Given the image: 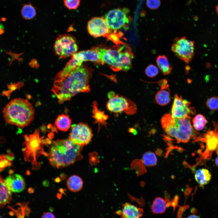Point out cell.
<instances>
[{
	"mask_svg": "<svg viewBox=\"0 0 218 218\" xmlns=\"http://www.w3.org/2000/svg\"><path fill=\"white\" fill-rule=\"evenodd\" d=\"M167 206L166 200L160 197H157L153 201L151 209L154 213L161 214L165 212Z\"/></svg>",
	"mask_w": 218,
	"mask_h": 218,
	"instance_id": "obj_23",
	"label": "cell"
},
{
	"mask_svg": "<svg viewBox=\"0 0 218 218\" xmlns=\"http://www.w3.org/2000/svg\"><path fill=\"white\" fill-rule=\"evenodd\" d=\"M21 12L23 17L24 19L28 20L33 19L36 14L35 7L30 2L23 5Z\"/></svg>",
	"mask_w": 218,
	"mask_h": 218,
	"instance_id": "obj_24",
	"label": "cell"
},
{
	"mask_svg": "<svg viewBox=\"0 0 218 218\" xmlns=\"http://www.w3.org/2000/svg\"><path fill=\"white\" fill-rule=\"evenodd\" d=\"M67 185L68 189L73 192H77L80 190L83 186L81 178L76 175L70 177L67 180Z\"/></svg>",
	"mask_w": 218,
	"mask_h": 218,
	"instance_id": "obj_19",
	"label": "cell"
},
{
	"mask_svg": "<svg viewBox=\"0 0 218 218\" xmlns=\"http://www.w3.org/2000/svg\"><path fill=\"white\" fill-rule=\"evenodd\" d=\"M3 114L6 123L23 128L34 119L35 110L27 99L17 98L12 100L6 105Z\"/></svg>",
	"mask_w": 218,
	"mask_h": 218,
	"instance_id": "obj_3",
	"label": "cell"
},
{
	"mask_svg": "<svg viewBox=\"0 0 218 218\" xmlns=\"http://www.w3.org/2000/svg\"><path fill=\"white\" fill-rule=\"evenodd\" d=\"M39 132L38 130H36L33 134L24 135L23 146H25L22 149L25 160L31 162L32 169L34 170L38 169L40 167L37 159L39 154L43 153L47 155V153L42 150L41 138L39 137Z\"/></svg>",
	"mask_w": 218,
	"mask_h": 218,
	"instance_id": "obj_6",
	"label": "cell"
},
{
	"mask_svg": "<svg viewBox=\"0 0 218 218\" xmlns=\"http://www.w3.org/2000/svg\"><path fill=\"white\" fill-rule=\"evenodd\" d=\"M98 59V55L95 50L83 51L76 53L72 56L71 58L66 64L65 67L57 74L54 80L64 77L75 68L81 65L84 61L96 62Z\"/></svg>",
	"mask_w": 218,
	"mask_h": 218,
	"instance_id": "obj_7",
	"label": "cell"
},
{
	"mask_svg": "<svg viewBox=\"0 0 218 218\" xmlns=\"http://www.w3.org/2000/svg\"><path fill=\"white\" fill-rule=\"evenodd\" d=\"M155 100L157 103L161 106L167 104L170 100V91L169 88L160 89L156 94Z\"/></svg>",
	"mask_w": 218,
	"mask_h": 218,
	"instance_id": "obj_22",
	"label": "cell"
},
{
	"mask_svg": "<svg viewBox=\"0 0 218 218\" xmlns=\"http://www.w3.org/2000/svg\"><path fill=\"white\" fill-rule=\"evenodd\" d=\"M54 49L56 55L61 58L72 56L78 50L76 40L69 34L60 35L56 39Z\"/></svg>",
	"mask_w": 218,
	"mask_h": 218,
	"instance_id": "obj_8",
	"label": "cell"
},
{
	"mask_svg": "<svg viewBox=\"0 0 218 218\" xmlns=\"http://www.w3.org/2000/svg\"><path fill=\"white\" fill-rule=\"evenodd\" d=\"M156 62L158 68L164 74L168 75L170 73L172 68L165 55L158 56L157 58Z\"/></svg>",
	"mask_w": 218,
	"mask_h": 218,
	"instance_id": "obj_21",
	"label": "cell"
},
{
	"mask_svg": "<svg viewBox=\"0 0 218 218\" xmlns=\"http://www.w3.org/2000/svg\"><path fill=\"white\" fill-rule=\"evenodd\" d=\"M71 122V120L68 115L62 114L58 116L54 124L58 129L66 131L70 128Z\"/></svg>",
	"mask_w": 218,
	"mask_h": 218,
	"instance_id": "obj_20",
	"label": "cell"
},
{
	"mask_svg": "<svg viewBox=\"0 0 218 218\" xmlns=\"http://www.w3.org/2000/svg\"><path fill=\"white\" fill-rule=\"evenodd\" d=\"M87 28L88 32L95 38L104 36L109 33L110 28L104 18L94 17L88 22Z\"/></svg>",
	"mask_w": 218,
	"mask_h": 218,
	"instance_id": "obj_14",
	"label": "cell"
},
{
	"mask_svg": "<svg viewBox=\"0 0 218 218\" xmlns=\"http://www.w3.org/2000/svg\"><path fill=\"white\" fill-rule=\"evenodd\" d=\"M144 164L147 166L150 167L155 166L157 163V159L154 153L148 151L144 154L142 157Z\"/></svg>",
	"mask_w": 218,
	"mask_h": 218,
	"instance_id": "obj_26",
	"label": "cell"
},
{
	"mask_svg": "<svg viewBox=\"0 0 218 218\" xmlns=\"http://www.w3.org/2000/svg\"><path fill=\"white\" fill-rule=\"evenodd\" d=\"M92 136L89 127L86 124L80 123L72 127L68 139L73 143L83 147L90 142Z\"/></svg>",
	"mask_w": 218,
	"mask_h": 218,
	"instance_id": "obj_11",
	"label": "cell"
},
{
	"mask_svg": "<svg viewBox=\"0 0 218 218\" xmlns=\"http://www.w3.org/2000/svg\"><path fill=\"white\" fill-rule=\"evenodd\" d=\"M146 75L149 77L154 78L158 74L159 70L155 65L151 64L148 65L145 70Z\"/></svg>",
	"mask_w": 218,
	"mask_h": 218,
	"instance_id": "obj_28",
	"label": "cell"
},
{
	"mask_svg": "<svg viewBox=\"0 0 218 218\" xmlns=\"http://www.w3.org/2000/svg\"><path fill=\"white\" fill-rule=\"evenodd\" d=\"M90 78L88 70L81 65L75 68L64 77L54 80L51 90L58 103L62 104L79 93L89 92Z\"/></svg>",
	"mask_w": 218,
	"mask_h": 218,
	"instance_id": "obj_1",
	"label": "cell"
},
{
	"mask_svg": "<svg viewBox=\"0 0 218 218\" xmlns=\"http://www.w3.org/2000/svg\"><path fill=\"white\" fill-rule=\"evenodd\" d=\"M12 200V192L7 187L5 180L0 175V208L3 207Z\"/></svg>",
	"mask_w": 218,
	"mask_h": 218,
	"instance_id": "obj_17",
	"label": "cell"
},
{
	"mask_svg": "<svg viewBox=\"0 0 218 218\" xmlns=\"http://www.w3.org/2000/svg\"><path fill=\"white\" fill-rule=\"evenodd\" d=\"M194 41L187 39L185 37L176 38L171 49L180 60L188 64L194 55Z\"/></svg>",
	"mask_w": 218,
	"mask_h": 218,
	"instance_id": "obj_10",
	"label": "cell"
},
{
	"mask_svg": "<svg viewBox=\"0 0 218 218\" xmlns=\"http://www.w3.org/2000/svg\"><path fill=\"white\" fill-rule=\"evenodd\" d=\"M82 147L68 139L58 140L52 143L47 157L53 167L58 168L66 167L82 159Z\"/></svg>",
	"mask_w": 218,
	"mask_h": 218,
	"instance_id": "obj_2",
	"label": "cell"
},
{
	"mask_svg": "<svg viewBox=\"0 0 218 218\" xmlns=\"http://www.w3.org/2000/svg\"><path fill=\"white\" fill-rule=\"evenodd\" d=\"M129 12L127 8H116L110 11L104 18L110 29L117 30L123 27L129 22L127 16Z\"/></svg>",
	"mask_w": 218,
	"mask_h": 218,
	"instance_id": "obj_12",
	"label": "cell"
},
{
	"mask_svg": "<svg viewBox=\"0 0 218 218\" xmlns=\"http://www.w3.org/2000/svg\"><path fill=\"white\" fill-rule=\"evenodd\" d=\"M6 184L12 192L19 193L25 188L24 179L20 174H15L9 175L5 180Z\"/></svg>",
	"mask_w": 218,
	"mask_h": 218,
	"instance_id": "obj_16",
	"label": "cell"
},
{
	"mask_svg": "<svg viewBox=\"0 0 218 218\" xmlns=\"http://www.w3.org/2000/svg\"><path fill=\"white\" fill-rule=\"evenodd\" d=\"M41 218H55V217L52 213L50 212H46L43 214Z\"/></svg>",
	"mask_w": 218,
	"mask_h": 218,
	"instance_id": "obj_31",
	"label": "cell"
},
{
	"mask_svg": "<svg viewBox=\"0 0 218 218\" xmlns=\"http://www.w3.org/2000/svg\"><path fill=\"white\" fill-rule=\"evenodd\" d=\"M0 218H2V217H1V216H0Z\"/></svg>",
	"mask_w": 218,
	"mask_h": 218,
	"instance_id": "obj_36",
	"label": "cell"
},
{
	"mask_svg": "<svg viewBox=\"0 0 218 218\" xmlns=\"http://www.w3.org/2000/svg\"><path fill=\"white\" fill-rule=\"evenodd\" d=\"M1 26V25H0V34H2L4 31V30Z\"/></svg>",
	"mask_w": 218,
	"mask_h": 218,
	"instance_id": "obj_34",
	"label": "cell"
},
{
	"mask_svg": "<svg viewBox=\"0 0 218 218\" xmlns=\"http://www.w3.org/2000/svg\"><path fill=\"white\" fill-rule=\"evenodd\" d=\"M190 102L184 99L181 95H174L171 109V115L174 118H182L193 115L196 112L193 107H190Z\"/></svg>",
	"mask_w": 218,
	"mask_h": 218,
	"instance_id": "obj_13",
	"label": "cell"
},
{
	"mask_svg": "<svg viewBox=\"0 0 218 218\" xmlns=\"http://www.w3.org/2000/svg\"><path fill=\"white\" fill-rule=\"evenodd\" d=\"M206 107L210 110L215 111L218 110V97L213 96L208 98L206 102Z\"/></svg>",
	"mask_w": 218,
	"mask_h": 218,
	"instance_id": "obj_27",
	"label": "cell"
},
{
	"mask_svg": "<svg viewBox=\"0 0 218 218\" xmlns=\"http://www.w3.org/2000/svg\"><path fill=\"white\" fill-rule=\"evenodd\" d=\"M216 11L217 14L218 15V5L216 6Z\"/></svg>",
	"mask_w": 218,
	"mask_h": 218,
	"instance_id": "obj_35",
	"label": "cell"
},
{
	"mask_svg": "<svg viewBox=\"0 0 218 218\" xmlns=\"http://www.w3.org/2000/svg\"><path fill=\"white\" fill-rule=\"evenodd\" d=\"M215 163L216 165L218 167V157L215 160Z\"/></svg>",
	"mask_w": 218,
	"mask_h": 218,
	"instance_id": "obj_33",
	"label": "cell"
},
{
	"mask_svg": "<svg viewBox=\"0 0 218 218\" xmlns=\"http://www.w3.org/2000/svg\"><path fill=\"white\" fill-rule=\"evenodd\" d=\"M187 218H200L199 217L197 216L194 215H191L189 216Z\"/></svg>",
	"mask_w": 218,
	"mask_h": 218,
	"instance_id": "obj_32",
	"label": "cell"
},
{
	"mask_svg": "<svg viewBox=\"0 0 218 218\" xmlns=\"http://www.w3.org/2000/svg\"><path fill=\"white\" fill-rule=\"evenodd\" d=\"M146 4L147 7L151 9L158 8L160 5V0H147Z\"/></svg>",
	"mask_w": 218,
	"mask_h": 218,
	"instance_id": "obj_30",
	"label": "cell"
},
{
	"mask_svg": "<svg viewBox=\"0 0 218 218\" xmlns=\"http://www.w3.org/2000/svg\"><path fill=\"white\" fill-rule=\"evenodd\" d=\"M81 0H63L64 6L69 10H75L79 6Z\"/></svg>",
	"mask_w": 218,
	"mask_h": 218,
	"instance_id": "obj_29",
	"label": "cell"
},
{
	"mask_svg": "<svg viewBox=\"0 0 218 218\" xmlns=\"http://www.w3.org/2000/svg\"><path fill=\"white\" fill-rule=\"evenodd\" d=\"M195 178L196 182L203 186L208 183L212 177L211 173L207 169L201 168L198 170L195 174Z\"/></svg>",
	"mask_w": 218,
	"mask_h": 218,
	"instance_id": "obj_18",
	"label": "cell"
},
{
	"mask_svg": "<svg viewBox=\"0 0 218 218\" xmlns=\"http://www.w3.org/2000/svg\"><path fill=\"white\" fill-rule=\"evenodd\" d=\"M143 211L142 208L126 202L123 205L122 209L117 211L116 213L121 218H140Z\"/></svg>",
	"mask_w": 218,
	"mask_h": 218,
	"instance_id": "obj_15",
	"label": "cell"
},
{
	"mask_svg": "<svg viewBox=\"0 0 218 218\" xmlns=\"http://www.w3.org/2000/svg\"><path fill=\"white\" fill-rule=\"evenodd\" d=\"M193 127L197 131L202 130L207 123L205 117L201 114H198L192 120Z\"/></svg>",
	"mask_w": 218,
	"mask_h": 218,
	"instance_id": "obj_25",
	"label": "cell"
},
{
	"mask_svg": "<svg viewBox=\"0 0 218 218\" xmlns=\"http://www.w3.org/2000/svg\"><path fill=\"white\" fill-rule=\"evenodd\" d=\"M106 106L107 109L112 112L121 113L124 112L129 115L135 114L137 111L136 105L133 102L119 94L111 95Z\"/></svg>",
	"mask_w": 218,
	"mask_h": 218,
	"instance_id": "obj_9",
	"label": "cell"
},
{
	"mask_svg": "<svg viewBox=\"0 0 218 218\" xmlns=\"http://www.w3.org/2000/svg\"><path fill=\"white\" fill-rule=\"evenodd\" d=\"M191 117L173 118L170 114H164L161 119L162 128L169 136L175 138L178 143H186L198 134L191 122Z\"/></svg>",
	"mask_w": 218,
	"mask_h": 218,
	"instance_id": "obj_4",
	"label": "cell"
},
{
	"mask_svg": "<svg viewBox=\"0 0 218 218\" xmlns=\"http://www.w3.org/2000/svg\"><path fill=\"white\" fill-rule=\"evenodd\" d=\"M101 61L119 70L127 71L131 66L134 55L131 52L103 48L96 49Z\"/></svg>",
	"mask_w": 218,
	"mask_h": 218,
	"instance_id": "obj_5",
	"label": "cell"
}]
</instances>
